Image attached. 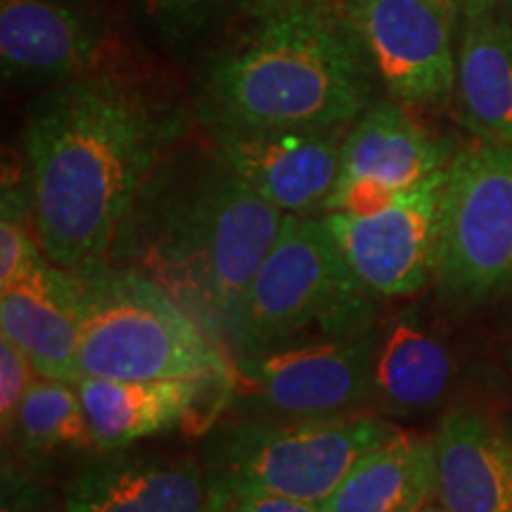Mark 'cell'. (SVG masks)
Instances as JSON below:
<instances>
[{
    "label": "cell",
    "instance_id": "6da1fadb",
    "mask_svg": "<svg viewBox=\"0 0 512 512\" xmlns=\"http://www.w3.org/2000/svg\"><path fill=\"white\" fill-rule=\"evenodd\" d=\"M181 72L159 62L34 93L19 157L31 226L55 268L107 264L140 190L195 124Z\"/></svg>",
    "mask_w": 512,
    "mask_h": 512
},
{
    "label": "cell",
    "instance_id": "7a4b0ae2",
    "mask_svg": "<svg viewBox=\"0 0 512 512\" xmlns=\"http://www.w3.org/2000/svg\"><path fill=\"white\" fill-rule=\"evenodd\" d=\"M283 221L195 121L147 178L107 264L155 280L226 349L235 311Z\"/></svg>",
    "mask_w": 512,
    "mask_h": 512
},
{
    "label": "cell",
    "instance_id": "3957f363",
    "mask_svg": "<svg viewBox=\"0 0 512 512\" xmlns=\"http://www.w3.org/2000/svg\"><path fill=\"white\" fill-rule=\"evenodd\" d=\"M197 124L351 128L382 91L344 0H242L188 69Z\"/></svg>",
    "mask_w": 512,
    "mask_h": 512
},
{
    "label": "cell",
    "instance_id": "277c9868",
    "mask_svg": "<svg viewBox=\"0 0 512 512\" xmlns=\"http://www.w3.org/2000/svg\"><path fill=\"white\" fill-rule=\"evenodd\" d=\"M344 259L325 216H285L230 325L233 358L313 337L368 335L382 313Z\"/></svg>",
    "mask_w": 512,
    "mask_h": 512
},
{
    "label": "cell",
    "instance_id": "5b68a950",
    "mask_svg": "<svg viewBox=\"0 0 512 512\" xmlns=\"http://www.w3.org/2000/svg\"><path fill=\"white\" fill-rule=\"evenodd\" d=\"M81 377L235 380L226 349L147 275L112 264L72 273Z\"/></svg>",
    "mask_w": 512,
    "mask_h": 512
},
{
    "label": "cell",
    "instance_id": "8992f818",
    "mask_svg": "<svg viewBox=\"0 0 512 512\" xmlns=\"http://www.w3.org/2000/svg\"><path fill=\"white\" fill-rule=\"evenodd\" d=\"M401 432L373 413L339 418H238L214 427L202 446L209 486H242L323 505L358 460Z\"/></svg>",
    "mask_w": 512,
    "mask_h": 512
},
{
    "label": "cell",
    "instance_id": "52a82bcc",
    "mask_svg": "<svg viewBox=\"0 0 512 512\" xmlns=\"http://www.w3.org/2000/svg\"><path fill=\"white\" fill-rule=\"evenodd\" d=\"M434 287L458 311L512 297V145L477 140L448 164Z\"/></svg>",
    "mask_w": 512,
    "mask_h": 512
},
{
    "label": "cell",
    "instance_id": "ba28073f",
    "mask_svg": "<svg viewBox=\"0 0 512 512\" xmlns=\"http://www.w3.org/2000/svg\"><path fill=\"white\" fill-rule=\"evenodd\" d=\"M489 358L446 313L408 304L377 325L366 411L380 418L446 415L470 403L472 389L489 375Z\"/></svg>",
    "mask_w": 512,
    "mask_h": 512
},
{
    "label": "cell",
    "instance_id": "9c48e42d",
    "mask_svg": "<svg viewBox=\"0 0 512 512\" xmlns=\"http://www.w3.org/2000/svg\"><path fill=\"white\" fill-rule=\"evenodd\" d=\"M147 62L157 60L121 31L100 0H0V67L8 86L38 93Z\"/></svg>",
    "mask_w": 512,
    "mask_h": 512
},
{
    "label": "cell",
    "instance_id": "30bf717a",
    "mask_svg": "<svg viewBox=\"0 0 512 512\" xmlns=\"http://www.w3.org/2000/svg\"><path fill=\"white\" fill-rule=\"evenodd\" d=\"M377 328L356 337H313L233 358V394L247 418L311 420L368 413Z\"/></svg>",
    "mask_w": 512,
    "mask_h": 512
},
{
    "label": "cell",
    "instance_id": "8fae6325",
    "mask_svg": "<svg viewBox=\"0 0 512 512\" xmlns=\"http://www.w3.org/2000/svg\"><path fill=\"white\" fill-rule=\"evenodd\" d=\"M387 98L437 110L456 93V5L444 0H344Z\"/></svg>",
    "mask_w": 512,
    "mask_h": 512
},
{
    "label": "cell",
    "instance_id": "7c38bea8",
    "mask_svg": "<svg viewBox=\"0 0 512 512\" xmlns=\"http://www.w3.org/2000/svg\"><path fill=\"white\" fill-rule=\"evenodd\" d=\"M446 171L366 214H328L344 259L380 299H413L434 283Z\"/></svg>",
    "mask_w": 512,
    "mask_h": 512
},
{
    "label": "cell",
    "instance_id": "4fadbf2b",
    "mask_svg": "<svg viewBox=\"0 0 512 512\" xmlns=\"http://www.w3.org/2000/svg\"><path fill=\"white\" fill-rule=\"evenodd\" d=\"M456 157L411 107L377 98L347 131L328 214H366L399 192L441 174Z\"/></svg>",
    "mask_w": 512,
    "mask_h": 512
},
{
    "label": "cell",
    "instance_id": "5bb4252c",
    "mask_svg": "<svg viewBox=\"0 0 512 512\" xmlns=\"http://www.w3.org/2000/svg\"><path fill=\"white\" fill-rule=\"evenodd\" d=\"M223 162L285 216H325L349 128L200 124Z\"/></svg>",
    "mask_w": 512,
    "mask_h": 512
},
{
    "label": "cell",
    "instance_id": "9a60e30c",
    "mask_svg": "<svg viewBox=\"0 0 512 512\" xmlns=\"http://www.w3.org/2000/svg\"><path fill=\"white\" fill-rule=\"evenodd\" d=\"M437 498L451 512H512V418L467 403L432 432Z\"/></svg>",
    "mask_w": 512,
    "mask_h": 512
},
{
    "label": "cell",
    "instance_id": "2e32d148",
    "mask_svg": "<svg viewBox=\"0 0 512 512\" xmlns=\"http://www.w3.org/2000/svg\"><path fill=\"white\" fill-rule=\"evenodd\" d=\"M64 512H209L202 460L105 453L64 489Z\"/></svg>",
    "mask_w": 512,
    "mask_h": 512
},
{
    "label": "cell",
    "instance_id": "e0dca14e",
    "mask_svg": "<svg viewBox=\"0 0 512 512\" xmlns=\"http://www.w3.org/2000/svg\"><path fill=\"white\" fill-rule=\"evenodd\" d=\"M219 382L235 384L228 377H190V380L81 377L74 384L91 425L95 453H117L195 418L197 403L209 387Z\"/></svg>",
    "mask_w": 512,
    "mask_h": 512
},
{
    "label": "cell",
    "instance_id": "ac0fdd59",
    "mask_svg": "<svg viewBox=\"0 0 512 512\" xmlns=\"http://www.w3.org/2000/svg\"><path fill=\"white\" fill-rule=\"evenodd\" d=\"M0 335L27 356L38 377L79 382V311L72 273L53 264L0 290Z\"/></svg>",
    "mask_w": 512,
    "mask_h": 512
},
{
    "label": "cell",
    "instance_id": "d6986e66",
    "mask_svg": "<svg viewBox=\"0 0 512 512\" xmlns=\"http://www.w3.org/2000/svg\"><path fill=\"white\" fill-rule=\"evenodd\" d=\"M456 117L482 143L512 145V17H465L458 48Z\"/></svg>",
    "mask_w": 512,
    "mask_h": 512
},
{
    "label": "cell",
    "instance_id": "ffe728a7",
    "mask_svg": "<svg viewBox=\"0 0 512 512\" xmlns=\"http://www.w3.org/2000/svg\"><path fill=\"white\" fill-rule=\"evenodd\" d=\"M437 496L432 434L401 430L351 467L325 512H420Z\"/></svg>",
    "mask_w": 512,
    "mask_h": 512
},
{
    "label": "cell",
    "instance_id": "44dd1931",
    "mask_svg": "<svg viewBox=\"0 0 512 512\" xmlns=\"http://www.w3.org/2000/svg\"><path fill=\"white\" fill-rule=\"evenodd\" d=\"M102 5L145 55L188 74L242 0H102Z\"/></svg>",
    "mask_w": 512,
    "mask_h": 512
},
{
    "label": "cell",
    "instance_id": "7402d4cb",
    "mask_svg": "<svg viewBox=\"0 0 512 512\" xmlns=\"http://www.w3.org/2000/svg\"><path fill=\"white\" fill-rule=\"evenodd\" d=\"M24 458L62 451H95L91 425L74 382L38 377L24 396L10 430L3 434Z\"/></svg>",
    "mask_w": 512,
    "mask_h": 512
},
{
    "label": "cell",
    "instance_id": "603a6c76",
    "mask_svg": "<svg viewBox=\"0 0 512 512\" xmlns=\"http://www.w3.org/2000/svg\"><path fill=\"white\" fill-rule=\"evenodd\" d=\"M34 226L24 216L3 211L0 219V290H10L48 266Z\"/></svg>",
    "mask_w": 512,
    "mask_h": 512
},
{
    "label": "cell",
    "instance_id": "cb8c5ba5",
    "mask_svg": "<svg viewBox=\"0 0 512 512\" xmlns=\"http://www.w3.org/2000/svg\"><path fill=\"white\" fill-rule=\"evenodd\" d=\"M36 380L38 375L27 356L8 337L0 335V425H3V434L15 422L24 396L29 394L31 384Z\"/></svg>",
    "mask_w": 512,
    "mask_h": 512
},
{
    "label": "cell",
    "instance_id": "d4e9b609",
    "mask_svg": "<svg viewBox=\"0 0 512 512\" xmlns=\"http://www.w3.org/2000/svg\"><path fill=\"white\" fill-rule=\"evenodd\" d=\"M209 512H325V508L261 489L209 486Z\"/></svg>",
    "mask_w": 512,
    "mask_h": 512
},
{
    "label": "cell",
    "instance_id": "484cf974",
    "mask_svg": "<svg viewBox=\"0 0 512 512\" xmlns=\"http://www.w3.org/2000/svg\"><path fill=\"white\" fill-rule=\"evenodd\" d=\"M494 361L498 363V368H501L503 380H508V384L512 387V318L510 323L505 325L501 337H498Z\"/></svg>",
    "mask_w": 512,
    "mask_h": 512
},
{
    "label": "cell",
    "instance_id": "4316f807",
    "mask_svg": "<svg viewBox=\"0 0 512 512\" xmlns=\"http://www.w3.org/2000/svg\"><path fill=\"white\" fill-rule=\"evenodd\" d=\"M456 3H460L465 17H470V15H479V12L494 10L498 5V0H456Z\"/></svg>",
    "mask_w": 512,
    "mask_h": 512
},
{
    "label": "cell",
    "instance_id": "83f0119b",
    "mask_svg": "<svg viewBox=\"0 0 512 512\" xmlns=\"http://www.w3.org/2000/svg\"><path fill=\"white\" fill-rule=\"evenodd\" d=\"M420 512H451V510H448V508H446V505H444V503H441L437 496H434L430 503H427V505H422V508H420Z\"/></svg>",
    "mask_w": 512,
    "mask_h": 512
},
{
    "label": "cell",
    "instance_id": "f1b7e54d",
    "mask_svg": "<svg viewBox=\"0 0 512 512\" xmlns=\"http://www.w3.org/2000/svg\"><path fill=\"white\" fill-rule=\"evenodd\" d=\"M444 3H451V5H456V0H444Z\"/></svg>",
    "mask_w": 512,
    "mask_h": 512
},
{
    "label": "cell",
    "instance_id": "f546056e",
    "mask_svg": "<svg viewBox=\"0 0 512 512\" xmlns=\"http://www.w3.org/2000/svg\"><path fill=\"white\" fill-rule=\"evenodd\" d=\"M508 8H510V15H512V0H508Z\"/></svg>",
    "mask_w": 512,
    "mask_h": 512
},
{
    "label": "cell",
    "instance_id": "4dcf8cb0",
    "mask_svg": "<svg viewBox=\"0 0 512 512\" xmlns=\"http://www.w3.org/2000/svg\"><path fill=\"white\" fill-rule=\"evenodd\" d=\"M43 512H46V510H43Z\"/></svg>",
    "mask_w": 512,
    "mask_h": 512
},
{
    "label": "cell",
    "instance_id": "1f68e13d",
    "mask_svg": "<svg viewBox=\"0 0 512 512\" xmlns=\"http://www.w3.org/2000/svg\"><path fill=\"white\" fill-rule=\"evenodd\" d=\"M100 3H102V0H100Z\"/></svg>",
    "mask_w": 512,
    "mask_h": 512
}]
</instances>
